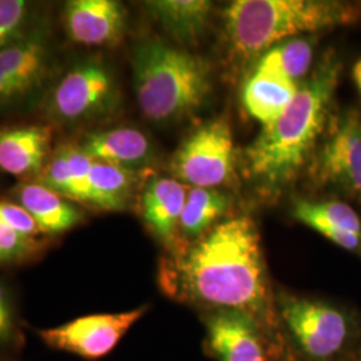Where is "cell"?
I'll return each instance as SVG.
<instances>
[{
	"label": "cell",
	"mask_w": 361,
	"mask_h": 361,
	"mask_svg": "<svg viewBox=\"0 0 361 361\" xmlns=\"http://www.w3.org/2000/svg\"><path fill=\"white\" fill-rule=\"evenodd\" d=\"M185 293L219 310L244 312L257 322L267 312L268 285L259 234L249 217L224 221L180 259Z\"/></svg>",
	"instance_id": "1"
},
{
	"label": "cell",
	"mask_w": 361,
	"mask_h": 361,
	"mask_svg": "<svg viewBox=\"0 0 361 361\" xmlns=\"http://www.w3.org/2000/svg\"><path fill=\"white\" fill-rule=\"evenodd\" d=\"M341 63L329 54L297 90L284 113L264 126L246 149L247 174L265 185L292 180L307 162L329 123V110L338 85Z\"/></svg>",
	"instance_id": "2"
},
{
	"label": "cell",
	"mask_w": 361,
	"mask_h": 361,
	"mask_svg": "<svg viewBox=\"0 0 361 361\" xmlns=\"http://www.w3.org/2000/svg\"><path fill=\"white\" fill-rule=\"evenodd\" d=\"M353 4L322 0H237L225 13L232 51L252 59L280 40L357 20Z\"/></svg>",
	"instance_id": "3"
},
{
	"label": "cell",
	"mask_w": 361,
	"mask_h": 361,
	"mask_svg": "<svg viewBox=\"0 0 361 361\" xmlns=\"http://www.w3.org/2000/svg\"><path fill=\"white\" fill-rule=\"evenodd\" d=\"M133 70L140 109L154 122L192 113L212 89L207 62L159 40H145L134 49Z\"/></svg>",
	"instance_id": "4"
},
{
	"label": "cell",
	"mask_w": 361,
	"mask_h": 361,
	"mask_svg": "<svg viewBox=\"0 0 361 361\" xmlns=\"http://www.w3.org/2000/svg\"><path fill=\"white\" fill-rule=\"evenodd\" d=\"M233 168L232 130L225 119H214L195 130L182 142L170 164L177 180L205 189L231 180Z\"/></svg>",
	"instance_id": "5"
},
{
	"label": "cell",
	"mask_w": 361,
	"mask_h": 361,
	"mask_svg": "<svg viewBox=\"0 0 361 361\" xmlns=\"http://www.w3.org/2000/svg\"><path fill=\"white\" fill-rule=\"evenodd\" d=\"M147 307L118 313H97L74 319L56 326L40 328L39 340L49 348L85 360H99L116 349L119 341L138 323Z\"/></svg>",
	"instance_id": "6"
},
{
	"label": "cell",
	"mask_w": 361,
	"mask_h": 361,
	"mask_svg": "<svg viewBox=\"0 0 361 361\" xmlns=\"http://www.w3.org/2000/svg\"><path fill=\"white\" fill-rule=\"evenodd\" d=\"M110 73L97 62L74 66L52 89L47 114L59 123H78L102 114L114 101Z\"/></svg>",
	"instance_id": "7"
},
{
	"label": "cell",
	"mask_w": 361,
	"mask_h": 361,
	"mask_svg": "<svg viewBox=\"0 0 361 361\" xmlns=\"http://www.w3.org/2000/svg\"><path fill=\"white\" fill-rule=\"evenodd\" d=\"M314 178L361 200V116L350 110L329 121L314 159Z\"/></svg>",
	"instance_id": "8"
},
{
	"label": "cell",
	"mask_w": 361,
	"mask_h": 361,
	"mask_svg": "<svg viewBox=\"0 0 361 361\" xmlns=\"http://www.w3.org/2000/svg\"><path fill=\"white\" fill-rule=\"evenodd\" d=\"M281 314L297 345L312 360H328L347 343V319L331 305L305 298H285Z\"/></svg>",
	"instance_id": "9"
},
{
	"label": "cell",
	"mask_w": 361,
	"mask_h": 361,
	"mask_svg": "<svg viewBox=\"0 0 361 361\" xmlns=\"http://www.w3.org/2000/svg\"><path fill=\"white\" fill-rule=\"evenodd\" d=\"M50 63V44L42 28L0 50V111L38 90L47 78Z\"/></svg>",
	"instance_id": "10"
},
{
	"label": "cell",
	"mask_w": 361,
	"mask_h": 361,
	"mask_svg": "<svg viewBox=\"0 0 361 361\" xmlns=\"http://www.w3.org/2000/svg\"><path fill=\"white\" fill-rule=\"evenodd\" d=\"M125 22L126 13L119 1L71 0L66 4V32L79 44H114L123 34Z\"/></svg>",
	"instance_id": "11"
},
{
	"label": "cell",
	"mask_w": 361,
	"mask_h": 361,
	"mask_svg": "<svg viewBox=\"0 0 361 361\" xmlns=\"http://www.w3.org/2000/svg\"><path fill=\"white\" fill-rule=\"evenodd\" d=\"M209 344L219 361H265L257 322L240 310H217L207 320Z\"/></svg>",
	"instance_id": "12"
},
{
	"label": "cell",
	"mask_w": 361,
	"mask_h": 361,
	"mask_svg": "<svg viewBox=\"0 0 361 361\" xmlns=\"http://www.w3.org/2000/svg\"><path fill=\"white\" fill-rule=\"evenodd\" d=\"M51 126L0 129V169L15 177H39L51 157Z\"/></svg>",
	"instance_id": "13"
},
{
	"label": "cell",
	"mask_w": 361,
	"mask_h": 361,
	"mask_svg": "<svg viewBox=\"0 0 361 361\" xmlns=\"http://www.w3.org/2000/svg\"><path fill=\"white\" fill-rule=\"evenodd\" d=\"M94 161L134 171L153 158V146L140 130L133 128L92 131L78 145Z\"/></svg>",
	"instance_id": "14"
},
{
	"label": "cell",
	"mask_w": 361,
	"mask_h": 361,
	"mask_svg": "<svg viewBox=\"0 0 361 361\" xmlns=\"http://www.w3.org/2000/svg\"><path fill=\"white\" fill-rule=\"evenodd\" d=\"M13 195L15 202L26 209L44 235L68 232L85 219L83 212L73 201L39 182L20 183Z\"/></svg>",
	"instance_id": "15"
},
{
	"label": "cell",
	"mask_w": 361,
	"mask_h": 361,
	"mask_svg": "<svg viewBox=\"0 0 361 361\" xmlns=\"http://www.w3.org/2000/svg\"><path fill=\"white\" fill-rule=\"evenodd\" d=\"M186 188L180 180L155 177L149 180L142 194V217L165 245H173L186 202Z\"/></svg>",
	"instance_id": "16"
},
{
	"label": "cell",
	"mask_w": 361,
	"mask_h": 361,
	"mask_svg": "<svg viewBox=\"0 0 361 361\" xmlns=\"http://www.w3.org/2000/svg\"><path fill=\"white\" fill-rule=\"evenodd\" d=\"M295 217L336 245L357 250L361 246V219L352 207L340 201H298Z\"/></svg>",
	"instance_id": "17"
},
{
	"label": "cell",
	"mask_w": 361,
	"mask_h": 361,
	"mask_svg": "<svg viewBox=\"0 0 361 361\" xmlns=\"http://www.w3.org/2000/svg\"><path fill=\"white\" fill-rule=\"evenodd\" d=\"M297 90V83L255 71L244 86L243 102L247 113L267 126L284 113Z\"/></svg>",
	"instance_id": "18"
},
{
	"label": "cell",
	"mask_w": 361,
	"mask_h": 361,
	"mask_svg": "<svg viewBox=\"0 0 361 361\" xmlns=\"http://www.w3.org/2000/svg\"><path fill=\"white\" fill-rule=\"evenodd\" d=\"M146 6L169 34L182 43L200 39L212 10V3L205 0H157Z\"/></svg>",
	"instance_id": "19"
},
{
	"label": "cell",
	"mask_w": 361,
	"mask_h": 361,
	"mask_svg": "<svg viewBox=\"0 0 361 361\" xmlns=\"http://www.w3.org/2000/svg\"><path fill=\"white\" fill-rule=\"evenodd\" d=\"M312 61L313 43L310 39H288L274 44L261 56L256 71L296 83L307 75Z\"/></svg>",
	"instance_id": "20"
},
{
	"label": "cell",
	"mask_w": 361,
	"mask_h": 361,
	"mask_svg": "<svg viewBox=\"0 0 361 361\" xmlns=\"http://www.w3.org/2000/svg\"><path fill=\"white\" fill-rule=\"evenodd\" d=\"M135 173L106 162L94 161L90 173V205L104 210L126 207L134 186Z\"/></svg>",
	"instance_id": "21"
},
{
	"label": "cell",
	"mask_w": 361,
	"mask_h": 361,
	"mask_svg": "<svg viewBox=\"0 0 361 361\" xmlns=\"http://www.w3.org/2000/svg\"><path fill=\"white\" fill-rule=\"evenodd\" d=\"M229 198L216 189L193 188L189 190L180 219V232L190 238H200L225 214Z\"/></svg>",
	"instance_id": "22"
},
{
	"label": "cell",
	"mask_w": 361,
	"mask_h": 361,
	"mask_svg": "<svg viewBox=\"0 0 361 361\" xmlns=\"http://www.w3.org/2000/svg\"><path fill=\"white\" fill-rule=\"evenodd\" d=\"M26 341L25 326L13 296L0 283V352L16 356Z\"/></svg>",
	"instance_id": "23"
},
{
	"label": "cell",
	"mask_w": 361,
	"mask_h": 361,
	"mask_svg": "<svg viewBox=\"0 0 361 361\" xmlns=\"http://www.w3.org/2000/svg\"><path fill=\"white\" fill-rule=\"evenodd\" d=\"M43 252L42 238L22 235L0 222V265L23 264Z\"/></svg>",
	"instance_id": "24"
},
{
	"label": "cell",
	"mask_w": 361,
	"mask_h": 361,
	"mask_svg": "<svg viewBox=\"0 0 361 361\" xmlns=\"http://www.w3.org/2000/svg\"><path fill=\"white\" fill-rule=\"evenodd\" d=\"M65 152L71 177V201L90 205V173L94 159L78 145H66Z\"/></svg>",
	"instance_id": "25"
},
{
	"label": "cell",
	"mask_w": 361,
	"mask_h": 361,
	"mask_svg": "<svg viewBox=\"0 0 361 361\" xmlns=\"http://www.w3.org/2000/svg\"><path fill=\"white\" fill-rule=\"evenodd\" d=\"M28 4L23 0H0V50L26 35Z\"/></svg>",
	"instance_id": "26"
},
{
	"label": "cell",
	"mask_w": 361,
	"mask_h": 361,
	"mask_svg": "<svg viewBox=\"0 0 361 361\" xmlns=\"http://www.w3.org/2000/svg\"><path fill=\"white\" fill-rule=\"evenodd\" d=\"M35 182L44 185L71 201V177L65 146L54 152Z\"/></svg>",
	"instance_id": "27"
},
{
	"label": "cell",
	"mask_w": 361,
	"mask_h": 361,
	"mask_svg": "<svg viewBox=\"0 0 361 361\" xmlns=\"http://www.w3.org/2000/svg\"><path fill=\"white\" fill-rule=\"evenodd\" d=\"M0 222L16 233L30 238H42L44 235L38 224L26 209L16 202L0 201Z\"/></svg>",
	"instance_id": "28"
},
{
	"label": "cell",
	"mask_w": 361,
	"mask_h": 361,
	"mask_svg": "<svg viewBox=\"0 0 361 361\" xmlns=\"http://www.w3.org/2000/svg\"><path fill=\"white\" fill-rule=\"evenodd\" d=\"M353 78H355V82L361 92V59L353 67Z\"/></svg>",
	"instance_id": "29"
},
{
	"label": "cell",
	"mask_w": 361,
	"mask_h": 361,
	"mask_svg": "<svg viewBox=\"0 0 361 361\" xmlns=\"http://www.w3.org/2000/svg\"><path fill=\"white\" fill-rule=\"evenodd\" d=\"M0 361H22L18 359V356H13V355H6L0 352Z\"/></svg>",
	"instance_id": "30"
}]
</instances>
